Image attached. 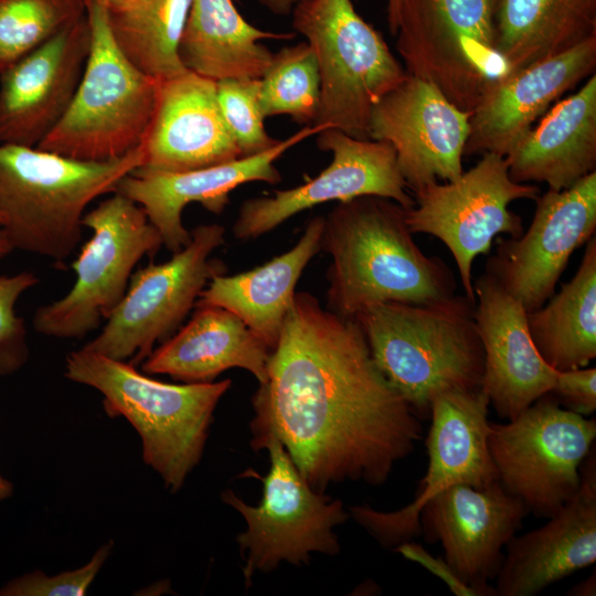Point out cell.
I'll use <instances>...</instances> for the list:
<instances>
[{
	"label": "cell",
	"mask_w": 596,
	"mask_h": 596,
	"mask_svg": "<svg viewBox=\"0 0 596 596\" xmlns=\"http://www.w3.org/2000/svg\"><path fill=\"white\" fill-rule=\"evenodd\" d=\"M579 487L549 521L507 544L497 596H534L596 561V457H585Z\"/></svg>",
	"instance_id": "obj_24"
},
{
	"label": "cell",
	"mask_w": 596,
	"mask_h": 596,
	"mask_svg": "<svg viewBox=\"0 0 596 596\" xmlns=\"http://www.w3.org/2000/svg\"><path fill=\"white\" fill-rule=\"evenodd\" d=\"M82 224L92 235L72 264L73 286L33 317L34 330L46 337L82 339L97 329L123 299L137 264L162 246L141 206L117 191L86 212Z\"/></svg>",
	"instance_id": "obj_10"
},
{
	"label": "cell",
	"mask_w": 596,
	"mask_h": 596,
	"mask_svg": "<svg viewBox=\"0 0 596 596\" xmlns=\"http://www.w3.org/2000/svg\"><path fill=\"white\" fill-rule=\"evenodd\" d=\"M65 376L99 392L110 417L126 418L139 434L142 458L171 492L180 490L200 462L214 411L230 379L173 384L128 361L82 348L65 360Z\"/></svg>",
	"instance_id": "obj_4"
},
{
	"label": "cell",
	"mask_w": 596,
	"mask_h": 596,
	"mask_svg": "<svg viewBox=\"0 0 596 596\" xmlns=\"http://www.w3.org/2000/svg\"><path fill=\"white\" fill-rule=\"evenodd\" d=\"M395 551L403 554L405 557L421 563L426 566L430 572L437 575L439 578L448 584L449 589L458 595H475L476 593L461 583L453 573L444 558H433L419 544L406 542L398 545Z\"/></svg>",
	"instance_id": "obj_38"
},
{
	"label": "cell",
	"mask_w": 596,
	"mask_h": 596,
	"mask_svg": "<svg viewBox=\"0 0 596 596\" xmlns=\"http://www.w3.org/2000/svg\"><path fill=\"white\" fill-rule=\"evenodd\" d=\"M13 485L0 473V502L11 497Z\"/></svg>",
	"instance_id": "obj_43"
},
{
	"label": "cell",
	"mask_w": 596,
	"mask_h": 596,
	"mask_svg": "<svg viewBox=\"0 0 596 596\" xmlns=\"http://www.w3.org/2000/svg\"><path fill=\"white\" fill-rule=\"evenodd\" d=\"M504 158L513 181L555 191L596 171V75L545 113Z\"/></svg>",
	"instance_id": "obj_26"
},
{
	"label": "cell",
	"mask_w": 596,
	"mask_h": 596,
	"mask_svg": "<svg viewBox=\"0 0 596 596\" xmlns=\"http://www.w3.org/2000/svg\"><path fill=\"white\" fill-rule=\"evenodd\" d=\"M316 137L318 148L332 156L329 166L300 185L244 201L232 227L236 238H257L305 210L362 195L383 196L406 210L413 207L414 198L389 142L353 138L333 128Z\"/></svg>",
	"instance_id": "obj_15"
},
{
	"label": "cell",
	"mask_w": 596,
	"mask_h": 596,
	"mask_svg": "<svg viewBox=\"0 0 596 596\" xmlns=\"http://www.w3.org/2000/svg\"><path fill=\"white\" fill-rule=\"evenodd\" d=\"M113 542L100 546L81 567L47 575L34 571L20 575L0 588V596H83L105 564Z\"/></svg>",
	"instance_id": "obj_36"
},
{
	"label": "cell",
	"mask_w": 596,
	"mask_h": 596,
	"mask_svg": "<svg viewBox=\"0 0 596 596\" xmlns=\"http://www.w3.org/2000/svg\"><path fill=\"white\" fill-rule=\"evenodd\" d=\"M86 14V0H0V73Z\"/></svg>",
	"instance_id": "obj_33"
},
{
	"label": "cell",
	"mask_w": 596,
	"mask_h": 596,
	"mask_svg": "<svg viewBox=\"0 0 596 596\" xmlns=\"http://www.w3.org/2000/svg\"><path fill=\"white\" fill-rule=\"evenodd\" d=\"M294 38V32H272L252 25L232 0H192L179 57L187 70L215 82L260 78L274 53L259 42Z\"/></svg>",
	"instance_id": "obj_28"
},
{
	"label": "cell",
	"mask_w": 596,
	"mask_h": 596,
	"mask_svg": "<svg viewBox=\"0 0 596 596\" xmlns=\"http://www.w3.org/2000/svg\"><path fill=\"white\" fill-rule=\"evenodd\" d=\"M321 251L331 257L328 309L347 318L382 302L427 304L455 295L443 259L426 255L395 201L362 195L324 216Z\"/></svg>",
	"instance_id": "obj_2"
},
{
	"label": "cell",
	"mask_w": 596,
	"mask_h": 596,
	"mask_svg": "<svg viewBox=\"0 0 596 596\" xmlns=\"http://www.w3.org/2000/svg\"><path fill=\"white\" fill-rule=\"evenodd\" d=\"M567 595L570 596H595L596 595V575L595 572L593 575L586 579L579 582L574 587H572Z\"/></svg>",
	"instance_id": "obj_40"
},
{
	"label": "cell",
	"mask_w": 596,
	"mask_h": 596,
	"mask_svg": "<svg viewBox=\"0 0 596 596\" xmlns=\"http://www.w3.org/2000/svg\"><path fill=\"white\" fill-rule=\"evenodd\" d=\"M387 25L391 34L395 35L398 26L400 0H386Z\"/></svg>",
	"instance_id": "obj_41"
},
{
	"label": "cell",
	"mask_w": 596,
	"mask_h": 596,
	"mask_svg": "<svg viewBox=\"0 0 596 596\" xmlns=\"http://www.w3.org/2000/svg\"><path fill=\"white\" fill-rule=\"evenodd\" d=\"M526 321L535 348L555 371L585 368L596 358V236L572 279L528 312Z\"/></svg>",
	"instance_id": "obj_30"
},
{
	"label": "cell",
	"mask_w": 596,
	"mask_h": 596,
	"mask_svg": "<svg viewBox=\"0 0 596 596\" xmlns=\"http://www.w3.org/2000/svg\"><path fill=\"white\" fill-rule=\"evenodd\" d=\"M252 405V448L275 437L318 492L343 481L382 486L423 438L356 320L305 291L295 294Z\"/></svg>",
	"instance_id": "obj_1"
},
{
	"label": "cell",
	"mask_w": 596,
	"mask_h": 596,
	"mask_svg": "<svg viewBox=\"0 0 596 596\" xmlns=\"http://www.w3.org/2000/svg\"><path fill=\"white\" fill-rule=\"evenodd\" d=\"M596 421L563 408L546 393L505 424L489 423L498 482L529 513L550 518L577 491L594 446Z\"/></svg>",
	"instance_id": "obj_11"
},
{
	"label": "cell",
	"mask_w": 596,
	"mask_h": 596,
	"mask_svg": "<svg viewBox=\"0 0 596 596\" xmlns=\"http://www.w3.org/2000/svg\"><path fill=\"white\" fill-rule=\"evenodd\" d=\"M225 228L202 224L169 260L136 270L100 332L83 348L109 358L142 363L169 339L195 306L212 277L224 273L211 254L224 243Z\"/></svg>",
	"instance_id": "obj_12"
},
{
	"label": "cell",
	"mask_w": 596,
	"mask_h": 596,
	"mask_svg": "<svg viewBox=\"0 0 596 596\" xmlns=\"http://www.w3.org/2000/svg\"><path fill=\"white\" fill-rule=\"evenodd\" d=\"M263 448L269 455L268 472H244L260 480V502L251 505L231 489L221 496L246 523L236 541L247 587L255 573H269L281 562L301 566L309 564L312 553L337 555L341 546L333 530L350 518L342 501L316 491L307 482L278 439L268 437Z\"/></svg>",
	"instance_id": "obj_9"
},
{
	"label": "cell",
	"mask_w": 596,
	"mask_h": 596,
	"mask_svg": "<svg viewBox=\"0 0 596 596\" xmlns=\"http://www.w3.org/2000/svg\"><path fill=\"white\" fill-rule=\"evenodd\" d=\"M472 286L485 354L481 390L498 416L511 421L552 390L557 371L535 348L522 304L487 272Z\"/></svg>",
	"instance_id": "obj_23"
},
{
	"label": "cell",
	"mask_w": 596,
	"mask_h": 596,
	"mask_svg": "<svg viewBox=\"0 0 596 596\" xmlns=\"http://www.w3.org/2000/svg\"><path fill=\"white\" fill-rule=\"evenodd\" d=\"M493 20L511 73L596 35V0H494Z\"/></svg>",
	"instance_id": "obj_29"
},
{
	"label": "cell",
	"mask_w": 596,
	"mask_h": 596,
	"mask_svg": "<svg viewBox=\"0 0 596 596\" xmlns=\"http://www.w3.org/2000/svg\"><path fill=\"white\" fill-rule=\"evenodd\" d=\"M596 70V35L492 82L471 111L465 155L505 156L553 102Z\"/></svg>",
	"instance_id": "obj_21"
},
{
	"label": "cell",
	"mask_w": 596,
	"mask_h": 596,
	"mask_svg": "<svg viewBox=\"0 0 596 596\" xmlns=\"http://www.w3.org/2000/svg\"><path fill=\"white\" fill-rule=\"evenodd\" d=\"M1 221H2V217H1V214H0V223H1Z\"/></svg>",
	"instance_id": "obj_45"
},
{
	"label": "cell",
	"mask_w": 596,
	"mask_h": 596,
	"mask_svg": "<svg viewBox=\"0 0 596 596\" xmlns=\"http://www.w3.org/2000/svg\"><path fill=\"white\" fill-rule=\"evenodd\" d=\"M142 161L141 146L120 159L94 162L0 142V226L11 247L64 260L81 243L86 207L115 192Z\"/></svg>",
	"instance_id": "obj_5"
},
{
	"label": "cell",
	"mask_w": 596,
	"mask_h": 596,
	"mask_svg": "<svg viewBox=\"0 0 596 596\" xmlns=\"http://www.w3.org/2000/svg\"><path fill=\"white\" fill-rule=\"evenodd\" d=\"M272 13L277 15L291 14L295 6L301 0H256Z\"/></svg>",
	"instance_id": "obj_39"
},
{
	"label": "cell",
	"mask_w": 596,
	"mask_h": 596,
	"mask_svg": "<svg viewBox=\"0 0 596 596\" xmlns=\"http://www.w3.org/2000/svg\"><path fill=\"white\" fill-rule=\"evenodd\" d=\"M327 129L307 125L274 147L248 157L211 167L182 171L158 172L140 168L124 177L116 191L136 202L159 232L162 245L177 253L191 240V232L182 223V212L190 203H199L207 211L222 213L231 192L248 182L277 184L281 174L275 162L305 139Z\"/></svg>",
	"instance_id": "obj_19"
},
{
	"label": "cell",
	"mask_w": 596,
	"mask_h": 596,
	"mask_svg": "<svg viewBox=\"0 0 596 596\" xmlns=\"http://www.w3.org/2000/svg\"><path fill=\"white\" fill-rule=\"evenodd\" d=\"M551 393L565 409L583 417L596 409V368L557 371Z\"/></svg>",
	"instance_id": "obj_37"
},
{
	"label": "cell",
	"mask_w": 596,
	"mask_h": 596,
	"mask_svg": "<svg viewBox=\"0 0 596 596\" xmlns=\"http://www.w3.org/2000/svg\"><path fill=\"white\" fill-rule=\"evenodd\" d=\"M323 221L324 216L312 217L299 241L269 262L235 275H215L198 301L235 313L272 351L292 305L298 279L321 251Z\"/></svg>",
	"instance_id": "obj_27"
},
{
	"label": "cell",
	"mask_w": 596,
	"mask_h": 596,
	"mask_svg": "<svg viewBox=\"0 0 596 596\" xmlns=\"http://www.w3.org/2000/svg\"><path fill=\"white\" fill-rule=\"evenodd\" d=\"M473 307L453 295L427 304H376L353 318L375 364L421 421L430 417L438 394L481 389L485 354Z\"/></svg>",
	"instance_id": "obj_3"
},
{
	"label": "cell",
	"mask_w": 596,
	"mask_h": 596,
	"mask_svg": "<svg viewBox=\"0 0 596 596\" xmlns=\"http://www.w3.org/2000/svg\"><path fill=\"white\" fill-rule=\"evenodd\" d=\"M13 248L11 247L2 227L0 226V259L9 255Z\"/></svg>",
	"instance_id": "obj_44"
},
{
	"label": "cell",
	"mask_w": 596,
	"mask_h": 596,
	"mask_svg": "<svg viewBox=\"0 0 596 596\" xmlns=\"http://www.w3.org/2000/svg\"><path fill=\"white\" fill-rule=\"evenodd\" d=\"M91 46L86 14L0 73V142L36 147L66 113Z\"/></svg>",
	"instance_id": "obj_20"
},
{
	"label": "cell",
	"mask_w": 596,
	"mask_h": 596,
	"mask_svg": "<svg viewBox=\"0 0 596 596\" xmlns=\"http://www.w3.org/2000/svg\"><path fill=\"white\" fill-rule=\"evenodd\" d=\"M528 514L524 504L498 481L481 489L459 483L424 504L421 534L428 543H441L445 562L477 596H497L489 582L496 579L503 547Z\"/></svg>",
	"instance_id": "obj_18"
},
{
	"label": "cell",
	"mask_w": 596,
	"mask_h": 596,
	"mask_svg": "<svg viewBox=\"0 0 596 596\" xmlns=\"http://www.w3.org/2000/svg\"><path fill=\"white\" fill-rule=\"evenodd\" d=\"M98 2L106 11H114L120 8H124L135 0H95Z\"/></svg>",
	"instance_id": "obj_42"
},
{
	"label": "cell",
	"mask_w": 596,
	"mask_h": 596,
	"mask_svg": "<svg viewBox=\"0 0 596 596\" xmlns=\"http://www.w3.org/2000/svg\"><path fill=\"white\" fill-rule=\"evenodd\" d=\"M139 167L182 172L242 158L222 115L216 82L194 72L158 79L155 110Z\"/></svg>",
	"instance_id": "obj_22"
},
{
	"label": "cell",
	"mask_w": 596,
	"mask_h": 596,
	"mask_svg": "<svg viewBox=\"0 0 596 596\" xmlns=\"http://www.w3.org/2000/svg\"><path fill=\"white\" fill-rule=\"evenodd\" d=\"M414 194L415 203L406 210L411 232L433 235L446 245L456 262L465 296L475 302V258L490 252L498 234L515 238L524 232L521 216L509 204L521 199L534 201L540 189L513 181L505 158L485 152L457 179L430 183Z\"/></svg>",
	"instance_id": "obj_13"
},
{
	"label": "cell",
	"mask_w": 596,
	"mask_h": 596,
	"mask_svg": "<svg viewBox=\"0 0 596 596\" xmlns=\"http://www.w3.org/2000/svg\"><path fill=\"white\" fill-rule=\"evenodd\" d=\"M259 82V103L266 118L287 115L300 125H312L321 86L317 57L307 42L274 53Z\"/></svg>",
	"instance_id": "obj_32"
},
{
	"label": "cell",
	"mask_w": 596,
	"mask_h": 596,
	"mask_svg": "<svg viewBox=\"0 0 596 596\" xmlns=\"http://www.w3.org/2000/svg\"><path fill=\"white\" fill-rule=\"evenodd\" d=\"M259 87V78H226L216 82L222 115L243 157L260 153L279 141L266 131Z\"/></svg>",
	"instance_id": "obj_34"
},
{
	"label": "cell",
	"mask_w": 596,
	"mask_h": 596,
	"mask_svg": "<svg viewBox=\"0 0 596 596\" xmlns=\"http://www.w3.org/2000/svg\"><path fill=\"white\" fill-rule=\"evenodd\" d=\"M489 405L481 389L438 394L430 406L432 424L425 439L428 467L416 498L389 512L352 505L348 510L350 517L382 546L395 550L421 535V510L435 494L459 483L481 489L497 482L488 449Z\"/></svg>",
	"instance_id": "obj_14"
},
{
	"label": "cell",
	"mask_w": 596,
	"mask_h": 596,
	"mask_svg": "<svg viewBox=\"0 0 596 596\" xmlns=\"http://www.w3.org/2000/svg\"><path fill=\"white\" fill-rule=\"evenodd\" d=\"M470 116L432 83L407 75L374 105L369 138L393 147L407 189L416 192L464 172Z\"/></svg>",
	"instance_id": "obj_17"
},
{
	"label": "cell",
	"mask_w": 596,
	"mask_h": 596,
	"mask_svg": "<svg viewBox=\"0 0 596 596\" xmlns=\"http://www.w3.org/2000/svg\"><path fill=\"white\" fill-rule=\"evenodd\" d=\"M194 307L190 320L150 353L141 371L181 383H209L240 368L265 383L270 351L245 322L216 305L196 301Z\"/></svg>",
	"instance_id": "obj_25"
},
{
	"label": "cell",
	"mask_w": 596,
	"mask_h": 596,
	"mask_svg": "<svg viewBox=\"0 0 596 596\" xmlns=\"http://www.w3.org/2000/svg\"><path fill=\"white\" fill-rule=\"evenodd\" d=\"M91 46L66 113L38 148L72 159L103 162L139 148L155 110L157 84L117 46L105 9L86 0Z\"/></svg>",
	"instance_id": "obj_6"
},
{
	"label": "cell",
	"mask_w": 596,
	"mask_h": 596,
	"mask_svg": "<svg viewBox=\"0 0 596 596\" xmlns=\"http://www.w3.org/2000/svg\"><path fill=\"white\" fill-rule=\"evenodd\" d=\"M534 201L529 228L519 237L499 240L486 266L526 312L555 294L574 251L595 236L596 171L567 189H549Z\"/></svg>",
	"instance_id": "obj_16"
},
{
	"label": "cell",
	"mask_w": 596,
	"mask_h": 596,
	"mask_svg": "<svg viewBox=\"0 0 596 596\" xmlns=\"http://www.w3.org/2000/svg\"><path fill=\"white\" fill-rule=\"evenodd\" d=\"M291 14L292 28L312 47L320 73V103L312 125L370 139L374 105L407 72L352 0H301Z\"/></svg>",
	"instance_id": "obj_7"
},
{
	"label": "cell",
	"mask_w": 596,
	"mask_h": 596,
	"mask_svg": "<svg viewBox=\"0 0 596 596\" xmlns=\"http://www.w3.org/2000/svg\"><path fill=\"white\" fill-rule=\"evenodd\" d=\"M40 279L29 270L13 275H0V375L18 372L29 359L26 329L18 316L19 298L34 287Z\"/></svg>",
	"instance_id": "obj_35"
},
{
	"label": "cell",
	"mask_w": 596,
	"mask_h": 596,
	"mask_svg": "<svg viewBox=\"0 0 596 596\" xmlns=\"http://www.w3.org/2000/svg\"><path fill=\"white\" fill-rule=\"evenodd\" d=\"M494 0H400L396 50L408 75L472 111L509 67L496 50Z\"/></svg>",
	"instance_id": "obj_8"
},
{
	"label": "cell",
	"mask_w": 596,
	"mask_h": 596,
	"mask_svg": "<svg viewBox=\"0 0 596 596\" xmlns=\"http://www.w3.org/2000/svg\"><path fill=\"white\" fill-rule=\"evenodd\" d=\"M192 0H135L106 11L111 35L124 55L155 79L175 76L187 68L179 44Z\"/></svg>",
	"instance_id": "obj_31"
}]
</instances>
